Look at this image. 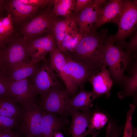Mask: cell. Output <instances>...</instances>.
<instances>
[{"instance_id": "6da1fadb", "label": "cell", "mask_w": 137, "mask_h": 137, "mask_svg": "<svg viewBox=\"0 0 137 137\" xmlns=\"http://www.w3.org/2000/svg\"><path fill=\"white\" fill-rule=\"evenodd\" d=\"M109 36L107 30H103L99 32L93 30L83 37L75 48L66 55L87 68L99 72L104 65H106L104 50Z\"/></svg>"}, {"instance_id": "7a4b0ae2", "label": "cell", "mask_w": 137, "mask_h": 137, "mask_svg": "<svg viewBox=\"0 0 137 137\" xmlns=\"http://www.w3.org/2000/svg\"><path fill=\"white\" fill-rule=\"evenodd\" d=\"M52 5L41 9L30 20L15 30L27 43L34 39L53 33L56 23L62 19L54 13Z\"/></svg>"}, {"instance_id": "3957f363", "label": "cell", "mask_w": 137, "mask_h": 137, "mask_svg": "<svg viewBox=\"0 0 137 137\" xmlns=\"http://www.w3.org/2000/svg\"><path fill=\"white\" fill-rule=\"evenodd\" d=\"M26 62H31L27 43L15 32L8 43L0 49V69L8 76L14 67Z\"/></svg>"}, {"instance_id": "277c9868", "label": "cell", "mask_w": 137, "mask_h": 137, "mask_svg": "<svg viewBox=\"0 0 137 137\" xmlns=\"http://www.w3.org/2000/svg\"><path fill=\"white\" fill-rule=\"evenodd\" d=\"M113 37L110 36L105 44L104 60L109 68L110 76L114 81L123 85V73L131 62L132 56L119 45H115Z\"/></svg>"}, {"instance_id": "5b68a950", "label": "cell", "mask_w": 137, "mask_h": 137, "mask_svg": "<svg viewBox=\"0 0 137 137\" xmlns=\"http://www.w3.org/2000/svg\"><path fill=\"white\" fill-rule=\"evenodd\" d=\"M19 107L21 113L16 127L17 132L25 137L43 136L41 127L42 111L40 105L36 101L20 105Z\"/></svg>"}, {"instance_id": "8992f818", "label": "cell", "mask_w": 137, "mask_h": 137, "mask_svg": "<svg viewBox=\"0 0 137 137\" xmlns=\"http://www.w3.org/2000/svg\"><path fill=\"white\" fill-rule=\"evenodd\" d=\"M70 98L66 89L59 87L52 89L45 96L40 97L39 104L47 111L67 117L70 115L71 108L69 103Z\"/></svg>"}, {"instance_id": "52a82bcc", "label": "cell", "mask_w": 137, "mask_h": 137, "mask_svg": "<svg viewBox=\"0 0 137 137\" xmlns=\"http://www.w3.org/2000/svg\"><path fill=\"white\" fill-rule=\"evenodd\" d=\"M123 1V8L118 25V29L113 37L114 40L122 46L125 39L136 28L137 24V5L136 1Z\"/></svg>"}, {"instance_id": "ba28073f", "label": "cell", "mask_w": 137, "mask_h": 137, "mask_svg": "<svg viewBox=\"0 0 137 137\" xmlns=\"http://www.w3.org/2000/svg\"><path fill=\"white\" fill-rule=\"evenodd\" d=\"M4 8L11 18L15 30L30 20L41 9L26 5L19 0H5Z\"/></svg>"}, {"instance_id": "9c48e42d", "label": "cell", "mask_w": 137, "mask_h": 137, "mask_svg": "<svg viewBox=\"0 0 137 137\" xmlns=\"http://www.w3.org/2000/svg\"><path fill=\"white\" fill-rule=\"evenodd\" d=\"M30 81L37 95L43 97L52 89L60 87V84L49 61L45 59Z\"/></svg>"}, {"instance_id": "30bf717a", "label": "cell", "mask_w": 137, "mask_h": 137, "mask_svg": "<svg viewBox=\"0 0 137 137\" xmlns=\"http://www.w3.org/2000/svg\"><path fill=\"white\" fill-rule=\"evenodd\" d=\"M107 1L92 0L77 13L74 15L83 37L93 30V28L101 7Z\"/></svg>"}, {"instance_id": "8fae6325", "label": "cell", "mask_w": 137, "mask_h": 137, "mask_svg": "<svg viewBox=\"0 0 137 137\" xmlns=\"http://www.w3.org/2000/svg\"><path fill=\"white\" fill-rule=\"evenodd\" d=\"M37 95L33 85L28 78L11 82L8 93V98L20 105L36 102Z\"/></svg>"}, {"instance_id": "7c38bea8", "label": "cell", "mask_w": 137, "mask_h": 137, "mask_svg": "<svg viewBox=\"0 0 137 137\" xmlns=\"http://www.w3.org/2000/svg\"><path fill=\"white\" fill-rule=\"evenodd\" d=\"M27 44L31 61L33 63L44 60L48 54L57 47L53 33L35 39Z\"/></svg>"}, {"instance_id": "4fadbf2b", "label": "cell", "mask_w": 137, "mask_h": 137, "mask_svg": "<svg viewBox=\"0 0 137 137\" xmlns=\"http://www.w3.org/2000/svg\"><path fill=\"white\" fill-rule=\"evenodd\" d=\"M65 55L66 59L65 72L77 89L79 87L83 88L85 83L89 81L94 74L99 72L89 69L68 55Z\"/></svg>"}, {"instance_id": "5bb4252c", "label": "cell", "mask_w": 137, "mask_h": 137, "mask_svg": "<svg viewBox=\"0 0 137 137\" xmlns=\"http://www.w3.org/2000/svg\"><path fill=\"white\" fill-rule=\"evenodd\" d=\"M49 61V64L55 72L64 83L66 89L69 96L74 95L77 89L65 73L64 67L66 62L65 55L57 47L50 53Z\"/></svg>"}, {"instance_id": "9a60e30c", "label": "cell", "mask_w": 137, "mask_h": 137, "mask_svg": "<svg viewBox=\"0 0 137 137\" xmlns=\"http://www.w3.org/2000/svg\"><path fill=\"white\" fill-rule=\"evenodd\" d=\"M123 1H109L101 8L93 30L105 23L111 22L118 25L122 12Z\"/></svg>"}, {"instance_id": "2e32d148", "label": "cell", "mask_w": 137, "mask_h": 137, "mask_svg": "<svg viewBox=\"0 0 137 137\" xmlns=\"http://www.w3.org/2000/svg\"><path fill=\"white\" fill-rule=\"evenodd\" d=\"M92 113L91 111L84 113L71 107V121L69 131L72 137H85L90 134L89 129Z\"/></svg>"}, {"instance_id": "e0dca14e", "label": "cell", "mask_w": 137, "mask_h": 137, "mask_svg": "<svg viewBox=\"0 0 137 137\" xmlns=\"http://www.w3.org/2000/svg\"><path fill=\"white\" fill-rule=\"evenodd\" d=\"M41 127L43 137H52L55 132L63 129L69 123L67 117L58 116L42 108Z\"/></svg>"}, {"instance_id": "ac0fdd59", "label": "cell", "mask_w": 137, "mask_h": 137, "mask_svg": "<svg viewBox=\"0 0 137 137\" xmlns=\"http://www.w3.org/2000/svg\"><path fill=\"white\" fill-rule=\"evenodd\" d=\"M104 65L100 71L94 74L89 81L91 82L93 87L92 92L95 99L105 94L109 97L111 93L110 91L113 86V82L110 77L109 70Z\"/></svg>"}, {"instance_id": "d6986e66", "label": "cell", "mask_w": 137, "mask_h": 137, "mask_svg": "<svg viewBox=\"0 0 137 137\" xmlns=\"http://www.w3.org/2000/svg\"><path fill=\"white\" fill-rule=\"evenodd\" d=\"M92 91H89L80 89L79 92L69 100V105L73 109L84 113L91 111L90 108L93 106V101L95 99Z\"/></svg>"}, {"instance_id": "ffe728a7", "label": "cell", "mask_w": 137, "mask_h": 137, "mask_svg": "<svg viewBox=\"0 0 137 137\" xmlns=\"http://www.w3.org/2000/svg\"><path fill=\"white\" fill-rule=\"evenodd\" d=\"M82 37V35L74 19L59 49L64 54H68L75 48Z\"/></svg>"}, {"instance_id": "44dd1931", "label": "cell", "mask_w": 137, "mask_h": 137, "mask_svg": "<svg viewBox=\"0 0 137 137\" xmlns=\"http://www.w3.org/2000/svg\"><path fill=\"white\" fill-rule=\"evenodd\" d=\"M38 63L25 62L19 64L11 71L8 76L11 82L16 81L32 76L39 67Z\"/></svg>"}, {"instance_id": "7402d4cb", "label": "cell", "mask_w": 137, "mask_h": 137, "mask_svg": "<svg viewBox=\"0 0 137 137\" xmlns=\"http://www.w3.org/2000/svg\"><path fill=\"white\" fill-rule=\"evenodd\" d=\"M76 0H53L52 7L54 13L63 18L72 16Z\"/></svg>"}, {"instance_id": "603a6c76", "label": "cell", "mask_w": 137, "mask_h": 137, "mask_svg": "<svg viewBox=\"0 0 137 137\" xmlns=\"http://www.w3.org/2000/svg\"><path fill=\"white\" fill-rule=\"evenodd\" d=\"M21 113L20 107L6 97H0V115L18 120Z\"/></svg>"}, {"instance_id": "cb8c5ba5", "label": "cell", "mask_w": 137, "mask_h": 137, "mask_svg": "<svg viewBox=\"0 0 137 137\" xmlns=\"http://www.w3.org/2000/svg\"><path fill=\"white\" fill-rule=\"evenodd\" d=\"M74 19L72 15L62 19L55 24L53 29V34L56 41L57 47L59 49Z\"/></svg>"}, {"instance_id": "d4e9b609", "label": "cell", "mask_w": 137, "mask_h": 137, "mask_svg": "<svg viewBox=\"0 0 137 137\" xmlns=\"http://www.w3.org/2000/svg\"><path fill=\"white\" fill-rule=\"evenodd\" d=\"M123 85L124 87V90L118 93L120 98L122 99L126 97L136 96L137 91V71L130 77L124 76Z\"/></svg>"}, {"instance_id": "484cf974", "label": "cell", "mask_w": 137, "mask_h": 137, "mask_svg": "<svg viewBox=\"0 0 137 137\" xmlns=\"http://www.w3.org/2000/svg\"><path fill=\"white\" fill-rule=\"evenodd\" d=\"M108 120L107 117L102 113L98 111L93 112L89 129L90 134L97 136L98 133L96 130L103 128Z\"/></svg>"}, {"instance_id": "4316f807", "label": "cell", "mask_w": 137, "mask_h": 137, "mask_svg": "<svg viewBox=\"0 0 137 137\" xmlns=\"http://www.w3.org/2000/svg\"><path fill=\"white\" fill-rule=\"evenodd\" d=\"M135 110V106L130 104L129 109L126 113V119L123 137H132V116Z\"/></svg>"}, {"instance_id": "83f0119b", "label": "cell", "mask_w": 137, "mask_h": 137, "mask_svg": "<svg viewBox=\"0 0 137 137\" xmlns=\"http://www.w3.org/2000/svg\"><path fill=\"white\" fill-rule=\"evenodd\" d=\"M11 82L9 77L0 71V97L8 98V91Z\"/></svg>"}, {"instance_id": "f1b7e54d", "label": "cell", "mask_w": 137, "mask_h": 137, "mask_svg": "<svg viewBox=\"0 0 137 137\" xmlns=\"http://www.w3.org/2000/svg\"><path fill=\"white\" fill-rule=\"evenodd\" d=\"M18 120L9 117L0 115V128L12 129L16 128Z\"/></svg>"}, {"instance_id": "f546056e", "label": "cell", "mask_w": 137, "mask_h": 137, "mask_svg": "<svg viewBox=\"0 0 137 137\" xmlns=\"http://www.w3.org/2000/svg\"><path fill=\"white\" fill-rule=\"evenodd\" d=\"M27 5L38 7L42 9L45 8L52 4L53 0H19Z\"/></svg>"}, {"instance_id": "4dcf8cb0", "label": "cell", "mask_w": 137, "mask_h": 137, "mask_svg": "<svg viewBox=\"0 0 137 137\" xmlns=\"http://www.w3.org/2000/svg\"><path fill=\"white\" fill-rule=\"evenodd\" d=\"M2 22L4 28V35H9L15 32L11 19L9 16L7 15L2 18Z\"/></svg>"}, {"instance_id": "1f68e13d", "label": "cell", "mask_w": 137, "mask_h": 137, "mask_svg": "<svg viewBox=\"0 0 137 137\" xmlns=\"http://www.w3.org/2000/svg\"><path fill=\"white\" fill-rule=\"evenodd\" d=\"M111 125V129L109 137H119L121 133L122 128L118 125L116 122L113 119L110 121Z\"/></svg>"}, {"instance_id": "d6a6232c", "label": "cell", "mask_w": 137, "mask_h": 137, "mask_svg": "<svg viewBox=\"0 0 137 137\" xmlns=\"http://www.w3.org/2000/svg\"><path fill=\"white\" fill-rule=\"evenodd\" d=\"M92 0H76L72 15H74L91 3Z\"/></svg>"}, {"instance_id": "836d02e7", "label": "cell", "mask_w": 137, "mask_h": 137, "mask_svg": "<svg viewBox=\"0 0 137 137\" xmlns=\"http://www.w3.org/2000/svg\"><path fill=\"white\" fill-rule=\"evenodd\" d=\"M0 137H21V136L19 133L13 132L11 129L0 128Z\"/></svg>"}, {"instance_id": "e575fe53", "label": "cell", "mask_w": 137, "mask_h": 137, "mask_svg": "<svg viewBox=\"0 0 137 137\" xmlns=\"http://www.w3.org/2000/svg\"><path fill=\"white\" fill-rule=\"evenodd\" d=\"M14 33L9 35H3L0 34V49L4 47L8 43Z\"/></svg>"}, {"instance_id": "d590c367", "label": "cell", "mask_w": 137, "mask_h": 137, "mask_svg": "<svg viewBox=\"0 0 137 137\" xmlns=\"http://www.w3.org/2000/svg\"><path fill=\"white\" fill-rule=\"evenodd\" d=\"M5 0H0V18L5 17L7 14L5 10L4 4Z\"/></svg>"}, {"instance_id": "8d00e7d4", "label": "cell", "mask_w": 137, "mask_h": 137, "mask_svg": "<svg viewBox=\"0 0 137 137\" xmlns=\"http://www.w3.org/2000/svg\"><path fill=\"white\" fill-rule=\"evenodd\" d=\"M111 129V125L110 123L109 122L106 128V133L105 137H109V135Z\"/></svg>"}, {"instance_id": "74e56055", "label": "cell", "mask_w": 137, "mask_h": 137, "mask_svg": "<svg viewBox=\"0 0 137 137\" xmlns=\"http://www.w3.org/2000/svg\"><path fill=\"white\" fill-rule=\"evenodd\" d=\"M52 137H64V136L60 131H58L55 132Z\"/></svg>"}, {"instance_id": "f35d334b", "label": "cell", "mask_w": 137, "mask_h": 137, "mask_svg": "<svg viewBox=\"0 0 137 137\" xmlns=\"http://www.w3.org/2000/svg\"><path fill=\"white\" fill-rule=\"evenodd\" d=\"M2 18H0V34L4 35V28L2 22Z\"/></svg>"}, {"instance_id": "ab89813d", "label": "cell", "mask_w": 137, "mask_h": 137, "mask_svg": "<svg viewBox=\"0 0 137 137\" xmlns=\"http://www.w3.org/2000/svg\"><path fill=\"white\" fill-rule=\"evenodd\" d=\"M133 136V137H137V128L133 126L132 127Z\"/></svg>"}, {"instance_id": "60d3db41", "label": "cell", "mask_w": 137, "mask_h": 137, "mask_svg": "<svg viewBox=\"0 0 137 137\" xmlns=\"http://www.w3.org/2000/svg\"><path fill=\"white\" fill-rule=\"evenodd\" d=\"M97 136L94 135L92 136V137H96Z\"/></svg>"}, {"instance_id": "b9f144b4", "label": "cell", "mask_w": 137, "mask_h": 137, "mask_svg": "<svg viewBox=\"0 0 137 137\" xmlns=\"http://www.w3.org/2000/svg\"><path fill=\"white\" fill-rule=\"evenodd\" d=\"M43 137V136H31V137Z\"/></svg>"}, {"instance_id": "7bdbcfd3", "label": "cell", "mask_w": 137, "mask_h": 137, "mask_svg": "<svg viewBox=\"0 0 137 137\" xmlns=\"http://www.w3.org/2000/svg\"><path fill=\"white\" fill-rule=\"evenodd\" d=\"M0 71H1V70H0Z\"/></svg>"}]
</instances>
